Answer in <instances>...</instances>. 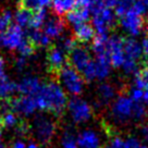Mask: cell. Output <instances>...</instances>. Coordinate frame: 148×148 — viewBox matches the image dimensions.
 <instances>
[{"mask_svg":"<svg viewBox=\"0 0 148 148\" xmlns=\"http://www.w3.org/2000/svg\"><path fill=\"white\" fill-rule=\"evenodd\" d=\"M109 116L114 124L125 125L143 121L147 116V110L144 103L133 101L130 96L120 95L111 102Z\"/></svg>","mask_w":148,"mask_h":148,"instance_id":"cell-1","label":"cell"},{"mask_svg":"<svg viewBox=\"0 0 148 148\" xmlns=\"http://www.w3.org/2000/svg\"><path fill=\"white\" fill-rule=\"evenodd\" d=\"M34 97L36 99L38 110L50 112L56 116L61 114L68 105L66 92L56 81L44 82Z\"/></svg>","mask_w":148,"mask_h":148,"instance_id":"cell-2","label":"cell"},{"mask_svg":"<svg viewBox=\"0 0 148 148\" xmlns=\"http://www.w3.org/2000/svg\"><path fill=\"white\" fill-rule=\"evenodd\" d=\"M31 130L35 138L40 145H48L51 143L57 133L56 121L46 114H38L33 121Z\"/></svg>","mask_w":148,"mask_h":148,"instance_id":"cell-3","label":"cell"},{"mask_svg":"<svg viewBox=\"0 0 148 148\" xmlns=\"http://www.w3.org/2000/svg\"><path fill=\"white\" fill-rule=\"evenodd\" d=\"M58 75L59 84L64 89L65 92L72 95L73 97H79L84 90V77L79 71L66 65L61 70Z\"/></svg>","mask_w":148,"mask_h":148,"instance_id":"cell-4","label":"cell"},{"mask_svg":"<svg viewBox=\"0 0 148 148\" xmlns=\"http://www.w3.org/2000/svg\"><path fill=\"white\" fill-rule=\"evenodd\" d=\"M66 110L69 112L71 121L79 125L87 123L94 114L92 105L81 97L71 98L66 105Z\"/></svg>","mask_w":148,"mask_h":148,"instance_id":"cell-5","label":"cell"},{"mask_svg":"<svg viewBox=\"0 0 148 148\" xmlns=\"http://www.w3.org/2000/svg\"><path fill=\"white\" fill-rule=\"evenodd\" d=\"M92 12L94 29H96L98 35H107L116 23L113 11L107 7H94Z\"/></svg>","mask_w":148,"mask_h":148,"instance_id":"cell-6","label":"cell"},{"mask_svg":"<svg viewBox=\"0 0 148 148\" xmlns=\"http://www.w3.org/2000/svg\"><path fill=\"white\" fill-rule=\"evenodd\" d=\"M110 61L103 58H97L96 60H92V62L87 65V68L82 72L84 79L86 81H103L110 74Z\"/></svg>","mask_w":148,"mask_h":148,"instance_id":"cell-7","label":"cell"},{"mask_svg":"<svg viewBox=\"0 0 148 148\" xmlns=\"http://www.w3.org/2000/svg\"><path fill=\"white\" fill-rule=\"evenodd\" d=\"M10 109L15 112L18 116H31L36 113L38 106L35 97L33 96H24L21 95L18 97L13 98L9 102Z\"/></svg>","mask_w":148,"mask_h":148,"instance_id":"cell-8","label":"cell"},{"mask_svg":"<svg viewBox=\"0 0 148 148\" xmlns=\"http://www.w3.org/2000/svg\"><path fill=\"white\" fill-rule=\"evenodd\" d=\"M68 59H69V55L62 50L59 46H51L47 50V66H48V70L52 73L58 74L64 66H66Z\"/></svg>","mask_w":148,"mask_h":148,"instance_id":"cell-9","label":"cell"},{"mask_svg":"<svg viewBox=\"0 0 148 148\" xmlns=\"http://www.w3.org/2000/svg\"><path fill=\"white\" fill-rule=\"evenodd\" d=\"M0 39H1V45L2 46L7 48L8 50L12 51L18 50L21 47V45L26 40L23 28H21L18 25H11L2 34Z\"/></svg>","mask_w":148,"mask_h":148,"instance_id":"cell-10","label":"cell"},{"mask_svg":"<svg viewBox=\"0 0 148 148\" xmlns=\"http://www.w3.org/2000/svg\"><path fill=\"white\" fill-rule=\"evenodd\" d=\"M120 23L122 27L131 35H138L144 26V18L140 14L130 8L125 13L120 15Z\"/></svg>","mask_w":148,"mask_h":148,"instance_id":"cell-11","label":"cell"},{"mask_svg":"<svg viewBox=\"0 0 148 148\" xmlns=\"http://www.w3.org/2000/svg\"><path fill=\"white\" fill-rule=\"evenodd\" d=\"M70 65L74 68L79 73H82L87 68V65L92 62L90 53L86 47L76 46L69 55Z\"/></svg>","mask_w":148,"mask_h":148,"instance_id":"cell-12","label":"cell"},{"mask_svg":"<svg viewBox=\"0 0 148 148\" xmlns=\"http://www.w3.org/2000/svg\"><path fill=\"white\" fill-rule=\"evenodd\" d=\"M142 142L138 137L130 135H111L102 148H142Z\"/></svg>","mask_w":148,"mask_h":148,"instance_id":"cell-13","label":"cell"},{"mask_svg":"<svg viewBox=\"0 0 148 148\" xmlns=\"http://www.w3.org/2000/svg\"><path fill=\"white\" fill-rule=\"evenodd\" d=\"M109 60L116 68H122L124 63L125 55L123 49V38L118 36L110 37L109 42Z\"/></svg>","mask_w":148,"mask_h":148,"instance_id":"cell-14","label":"cell"},{"mask_svg":"<svg viewBox=\"0 0 148 148\" xmlns=\"http://www.w3.org/2000/svg\"><path fill=\"white\" fill-rule=\"evenodd\" d=\"M42 81L35 75L27 74L16 84V90L24 96H35L42 87Z\"/></svg>","mask_w":148,"mask_h":148,"instance_id":"cell-15","label":"cell"},{"mask_svg":"<svg viewBox=\"0 0 148 148\" xmlns=\"http://www.w3.org/2000/svg\"><path fill=\"white\" fill-rule=\"evenodd\" d=\"M79 148H102V139L97 131L85 129L77 134Z\"/></svg>","mask_w":148,"mask_h":148,"instance_id":"cell-16","label":"cell"},{"mask_svg":"<svg viewBox=\"0 0 148 148\" xmlns=\"http://www.w3.org/2000/svg\"><path fill=\"white\" fill-rule=\"evenodd\" d=\"M116 98V90L113 85L109 83H101L96 92V103L98 106L103 107L111 103Z\"/></svg>","mask_w":148,"mask_h":148,"instance_id":"cell-17","label":"cell"},{"mask_svg":"<svg viewBox=\"0 0 148 148\" xmlns=\"http://www.w3.org/2000/svg\"><path fill=\"white\" fill-rule=\"evenodd\" d=\"M65 24L64 21L60 16L48 18L45 25L42 26V31L50 39L59 38L64 32Z\"/></svg>","mask_w":148,"mask_h":148,"instance_id":"cell-18","label":"cell"},{"mask_svg":"<svg viewBox=\"0 0 148 148\" xmlns=\"http://www.w3.org/2000/svg\"><path fill=\"white\" fill-rule=\"evenodd\" d=\"M123 49H124L125 60L137 62V60L143 56L142 47L133 38H123Z\"/></svg>","mask_w":148,"mask_h":148,"instance_id":"cell-19","label":"cell"},{"mask_svg":"<svg viewBox=\"0 0 148 148\" xmlns=\"http://www.w3.org/2000/svg\"><path fill=\"white\" fill-rule=\"evenodd\" d=\"M109 42L110 37L107 35H97L94 38L92 51L97 56V58H103L109 60Z\"/></svg>","mask_w":148,"mask_h":148,"instance_id":"cell-20","label":"cell"},{"mask_svg":"<svg viewBox=\"0 0 148 148\" xmlns=\"http://www.w3.org/2000/svg\"><path fill=\"white\" fill-rule=\"evenodd\" d=\"M34 11L28 8H25L23 5H18V10L15 11L13 18L15 21V25L20 26L21 28H31L33 21Z\"/></svg>","mask_w":148,"mask_h":148,"instance_id":"cell-21","label":"cell"},{"mask_svg":"<svg viewBox=\"0 0 148 148\" xmlns=\"http://www.w3.org/2000/svg\"><path fill=\"white\" fill-rule=\"evenodd\" d=\"M95 29L88 23H84L77 26H74V38L81 44H86L95 38Z\"/></svg>","mask_w":148,"mask_h":148,"instance_id":"cell-22","label":"cell"},{"mask_svg":"<svg viewBox=\"0 0 148 148\" xmlns=\"http://www.w3.org/2000/svg\"><path fill=\"white\" fill-rule=\"evenodd\" d=\"M89 13H90V10L75 7L72 11H70L66 14V20L73 26H77L81 24L87 23V20L89 18Z\"/></svg>","mask_w":148,"mask_h":148,"instance_id":"cell-23","label":"cell"},{"mask_svg":"<svg viewBox=\"0 0 148 148\" xmlns=\"http://www.w3.org/2000/svg\"><path fill=\"white\" fill-rule=\"evenodd\" d=\"M28 40L32 42L34 47H45L50 46L51 39L44 33L42 29H31L28 34Z\"/></svg>","mask_w":148,"mask_h":148,"instance_id":"cell-24","label":"cell"},{"mask_svg":"<svg viewBox=\"0 0 148 148\" xmlns=\"http://www.w3.org/2000/svg\"><path fill=\"white\" fill-rule=\"evenodd\" d=\"M16 90V84L8 76L0 77V100H7Z\"/></svg>","mask_w":148,"mask_h":148,"instance_id":"cell-25","label":"cell"},{"mask_svg":"<svg viewBox=\"0 0 148 148\" xmlns=\"http://www.w3.org/2000/svg\"><path fill=\"white\" fill-rule=\"evenodd\" d=\"M75 5L76 0H52L51 2L52 9L58 14V16L62 14H68L75 8Z\"/></svg>","mask_w":148,"mask_h":148,"instance_id":"cell-26","label":"cell"},{"mask_svg":"<svg viewBox=\"0 0 148 148\" xmlns=\"http://www.w3.org/2000/svg\"><path fill=\"white\" fill-rule=\"evenodd\" d=\"M21 122L18 116L13 112L12 110H5L3 113H2V118H1V123L0 124L2 125L5 129H15L18 124Z\"/></svg>","mask_w":148,"mask_h":148,"instance_id":"cell-27","label":"cell"},{"mask_svg":"<svg viewBox=\"0 0 148 148\" xmlns=\"http://www.w3.org/2000/svg\"><path fill=\"white\" fill-rule=\"evenodd\" d=\"M60 146L61 148H79L77 135L71 130H65L60 137Z\"/></svg>","mask_w":148,"mask_h":148,"instance_id":"cell-28","label":"cell"},{"mask_svg":"<svg viewBox=\"0 0 148 148\" xmlns=\"http://www.w3.org/2000/svg\"><path fill=\"white\" fill-rule=\"evenodd\" d=\"M48 20V12L46 9H37L34 11L32 25L29 29H40Z\"/></svg>","mask_w":148,"mask_h":148,"instance_id":"cell-29","label":"cell"},{"mask_svg":"<svg viewBox=\"0 0 148 148\" xmlns=\"http://www.w3.org/2000/svg\"><path fill=\"white\" fill-rule=\"evenodd\" d=\"M13 14L10 10H3L0 12V33H5L11 26Z\"/></svg>","mask_w":148,"mask_h":148,"instance_id":"cell-30","label":"cell"},{"mask_svg":"<svg viewBox=\"0 0 148 148\" xmlns=\"http://www.w3.org/2000/svg\"><path fill=\"white\" fill-rule=\"evenodd\" d=\"M58 46L60 47L63 51H65L68 55H70V52L73 50L77 45H76V40H75L74 37L66 36V37H63V38L61 39L60 44H59Z\"/></svg>","mask_w":148,"mask_h":148,"instance_id":"cell-31","label":"cell"},{"mask_svg":"<svg viewBox=\"0 0 148 148\" xmlns=\"http://www.w3.org/2000/svg\"><path fill=\"white\" fill-rule=\"evenodd\" d=\"M131 9L140 15L148 13V0H135Z\"/></svg>","mask_w":148,"mask_h":148,"instance_id":"cell-32","label":"cell"},{"mask_svg":"<svg viewBox=\"0 0 148 148\" xmlns=\"http://www.w3.org/2000/svg\"><path fill=\"white\" fill-rule=\"evenodd\" d=\"M134 1L135 0H118L116 5V13L119 15H122L123 13H125L127 10H130V8L132 7Z\"/></svg>","mask_w":148,"mask_h":148,"instance_id":"cell-33","label":"cell"},{"mask_svg":"<svg viewBox=\"0 0 148 148\" xmlns=\"http://www.w3.org/2000/svg\"><path fill=\"white\" fill-rule=\"evenodd\" d=\"M29 131H31V126L25 121H21L18 124V126L14 129V132H15L16 136H18V137H24L25 135L28 134Z\"/></svg>","mask_w":148,"mask_h":148,"instance_id":"cell-34","label":"cell"},{"mask_svg":"<svg viewBox=\"0 0 148 148\" xmlns=\"http://www.w3.org/2000/svg\"><path fill=\"white\" fill-rule=\"evenodd\" d=\"M139 79H142V82L144 84V90H148V60L147 62L144 64L143 69L140 70L137 74Z\"/></svg>","mask_w":148,"mask_h":148,"instance_id":"cell-35","label":"cell"},{"mask_svg":"<svg viewBox=\"0 0 148 148\" xmlns=\"http://www.w3.org/2000/svg\"><path fill=\"white\" fill-rule=\"evenodd\" d=\"M28 64V59L27 58H24V57H20L18 56V58L14 61V66L16 68V70L18 71H23Z\"/></svg>","mask_w":148,"mask_h":148,"instance_id":"cell-36","label":"cell"},{"mask_svg":"<svg viewBox=\"0 0 148 148\" xmlns=\"http://www.w3.org/2000/svg\"><path fill=\"white\" fill-rule=\"evenodd\" d=\"M140 47H142V52H143L144 58H145V59H148V34L144 37Z\"/></svg>","mask_w":148,"mask_h":148,"instance_id":"cell-37","label":"cell"},{"mask_svg":"<svg viewBox=\"0 0 148 148\" xmlns=\"http://www.w3.org/2000/svg\"><path fill=\"white\" fill-rule=\"evenodd\" d=\"M26 147H27L26 143L24 142L23 139H20V138L13 140L12 144H11V146H10V148H26Z\"/></svg>","mask_w":148,"mask_h":148,"instance_id":"cell-38","label":"cell"},{"mask_svg":"<svg viewBox=\"0 0 148 148\" xmlns=\"http://www.w3.org/2000/svg\"><path fill=\"white\" fill-rule=\"evenodd\" d=\"M139 137L143 139H148V125H143L139 129Z\"/></svg>","mask_w":148,"mask_h":148,"instance_id":"cell-39","label":"cell"},{"mask_svg":"<svg viewBox=\"0 0 148 148\" xmlns=\"http://www.w3.org/2000/svg\"><path fill=\"white\" fill-rule=\"evenodd\" d=\"M5 59L0 56V77L5 76Z\"/></svg>","mask_w":148,"mask_h":148,"instance_id":"cell-40","label":"cell"},{"mask_svg":"<svg viewBox=\"0 0 148 148\" xmlns=\"http://www.w3.org/2000/svg\"><path fill=\"white\" fill-rule=\"evenodd\" d=\"M26 148H40V147H39V145L36 143H29V144H27V147Z\"/></svg>","mask_w":148,"mask_h":148,"instance_id":"cell-41","label":"cell"},{"mask_svg":"<svg viewBox=\"0 0 148 148\" xmlns=\"http://www.w3.org/2000/svg\"><path fill=\"white\" fill-rule=\"evenodd\" d=\"M3 111H5V107L0 103V123H1V118H2V113H3Z\"/></svg>","mask_w":148,"mask_h":148,"instance_id":"cell-42","label":"cell"},{"mask_svg":"<svg viewBox=\"0 0 148 148\" xmlns=\"http://www.w3.org/2000/svg\"><path fill=\"white\" fill-rule=\"evenodd\" d=\"M1 138H2V130L0 129V140H1Z\"/></svg>","mask_w":148,"mask_h":148,"instance_id":"cell-43","label":"cell"},{"mask_svg":"<svg viewBox=\"0 0 148 148\" xmlns=\"http://www.w3.org/2000/svg\"><path fill=\"white\" fill-rule=\"evenodd\" d=\"M0 148H7L5 145H2V144H0Z\"/></svg>","mask_w":148,"mask_h":148,"instance_id":"cell-44","label":"cell"},{"mask_svg":"<svg viewBox=\"0 0 148 148\" xmlns=\"http://www.w3.org/2000/svg\"><path fill=\"white\" fill-rule=\"evenodd\" d=\"M142 148H148L147 145H145V146H142Z\"/></svg>","mask_w":148,"mask_h":148,"instance_id":"cell-45","label":"cell"},{"mask_svg":"<svg viewBox=\"0 0 148 148\" xmlns=\"http://www.w3.org/2000/svg\"><path fill=\"white\" fill-rule=\"evenodd\" d=\"M0 46H1V39H0Z\"/></svg>","mask_w":148,"mask_h":148,"instance_id":"cell-46","label":"cell"},{"mask_svg":"<svg viewBox=\"0 0 148 148\" xmlns=\"http://www.w3.org/2000/svg\"><path fill=\"white\" fill-rule=\"evenodd\" d=\"M147 26H148V18H147Z\"/></svg>","mask_w":148,"mask_h":148,"instance_id":"cell-47","label":"cell"}]
</instances>
